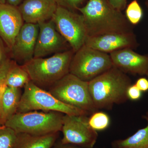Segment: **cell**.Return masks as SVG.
Wrapping results in <instances>:
<instances>
[{
  "label": "cell",
  "instance_id": "1",
  "mask_svg": "<svg viewBox=\"0 0 148 148\" xmlns=\"http://www.w3.org/2000/svg\"><path fill=\"white\" fill-rule=\"evenodd\" d=\"M77 10L83 16L87 36L132 32V24L125 15L108 0H88Z\"/></svg>",
  "mask_w": 148,
  "mask_h": 148
},
{
  "label": "cell",
  "instance_id": "2",
  "mask_svg": "<svg viewBox=\"0 0 148 148\" xmlns=\"http://www.w3.org/2000/svg\"><path fill=\"white\" fill-rule=\"evenodd\" d=\"M132 82L127 74L113 66L111 69L88 82L92 102L98 110H110L114 105L128 100L127 90Z\"/></svg>",
  "mask_w": 148,
  "mask_h": 148
},
{
  "label": "cell",
  "instance_id": "3",
  "mask_svg": "<svg viewBox=\"0 0 148 148\" xmlns=\"http://www.w3.org/2000/svg\"><path fill=\"white\" fill-rule=\"evenodd\" d=\"M74 53L70 49L48 58H34L23 66L34 83L41 88H49L69 73Z\"/></svg>",
  "mask_w": 148,
  "mask_h": 148
},
{
  "label": "cell",
  "instance_id": "4",
  "mask_svg": "<svg viewBox=\"0 0 148 148\" xmlns=\"http://www.w3.org/2000/svg\"><path fill=\"white\" fill-rule=\"evenodd\" d=\"M64 115L54 111L16 113L6 121L5 125L16 133L47 135L61 131Z\"/></svg>",
  "mask_w": 148,
  "mask_h": 148
},
{
  "label": "cell",
  "instance_id": "5",
  "mask_svg": "<svg viewBox=\"0 0 148 148\" xmlns=\"http://www.w3.org/2000/svg\"><path fill=\"white\" fill-rule=\"evenodd\" d=\"M24 88L16 113L41 110L60 112L69 115H88L82 110L62 103L32 81L27 83Z\"/></svg>",
  "mask_w": 148,
  "mask_h": 148
},
{
  "label": "cell",
  "instance_id": "6",
  "mask_svg": "<svg viewBox=\"0 0 148 148\" xmlns=\"http://www.w3.org/2000/svg\"><path fill=\"white\" fill-rule=\"evenodd\" d=\"M48 91L62 103L82 110L88 115L98 110L90 96L88 82L69 73L49 88Z\"/></svg>",
  "mask_w": 148,
  "mask_h": 148
},
{
  "label": "cell",
  "instance_id": "7",
  "mask_svg": "<svg viewBox=\"0 0 148 148\" xmlns=\"http://www.w3.org/2000/svg\"><path fill=\"white\" fill-rule=\"evenodd\" d=\"M110 54L84 45L74 53L69 73L89 82L112 66Z\"/></svg>",
  "mask_w": 148,
  "mask_h": 148
},
{
  "label": "cell",
  "instance_id": "8",
  "mask_svg": "<svg viewBox=\"0 0 148 148\" xmlns=\"http://www.w3.org/2000/svg\"><path fill=\"white\" fill-rule=\"evenodd\" d=\"M51 19L74 53L84 45L87 34L82 14L58 6Z\"/></svg>",
  "mask_w": 148,
  "mask_h": 148
},
{
  "label": "cell",
  "instance_id": "9",
  "mask_svg": "<svg viewBox=\"0 0 148 148\" xmlns=\"http://www.w3.org/2000/svg\"><path fill=\"white\" fill-rule=\"evenodd\" d=\"M61 132L62 144H71L84 147L93 148L98 140L97 131L88 123L86 115L64 114Z\"/></svg>",
  "mask_w": 148,
  "mask_h": 148
},
{
  "label": "cell",
  "instance_id": "10",
  "mask_svg": "<svg viewBox=\"0 0 148 148\" xmlns=\"http://www.w3.org/2000/svg\"><path fill=\"white\" fill-rule=\"evenodd\" d=\"M38 24L39 32L34 58H44L72 49L69 43L57 31L52 19Z\"/></svg>",
  "mask_w": 148,
  "mask_h": 148
},
{
  "label": "cell",
  "instance_id": "11",
  "mask_svg": "<svg viewBox=\"0 0 148 148\" xmlns=\"http://www.w3.org/2000/svg\"><path fill=\"white\" fill-rule=\"evenodd\" d=\"M38 32V24H23L10 51L17 64L23 66L34 58Z\"/></svg>",
  "mask_w": 148,
  "mask_h": 148
},
{
  "label": "cell",
  "instance_id": "12",
  "mask_svg": "<svg viewBox=\"0 0 148 148\" xmlns=\"http://www.w3.org/2000/svg\"><path fill=\"white\" fill-rule=\"evenodd\" d=\"M84 45L95 50L110 53L125 48L133 49L137 46V42L132 32L87 36Z\"/></svg>",
  "mask_w": 148,
  "mask_h": 148
},
{
  "label": "cell",
  "instance_id": "13",
  "mask_svg": "<svg viewBox=\"0 0 148 148\" xmlns=\"http://www.w3.org/2000/svg\"><path fill=\"white\" fill-rule=\"evenodd\" d=\"M24 23L18 7L0 3V37L10 51Z\"/></svg>",
  "mask_w": 148,
  "mask_h": 148
},
{
  "label": "cell",
  "instance_id": "14",
  "mask_svg": "<svg viewBox=\"0 0 148 148\" xmlns=\"http://www.w3.org/2000/svg\"><path fill=\"white\" fill-rule=\"evenodd\" d=\"M113 65L125 73L145 75L148 71V55L125 48L110 53Z\"/></svg>",
  "mask_w": 148,
  "mask_h": 148
},
{
  "label": "cell",
  "instance_id": "15",
  "mask_svg": "<svg viewBox=\"0 0 148 148\" xmlns=\"http://www.w3.org/2000/svg\"><path fill=\"white\" fill-rule=\"evenodd\" d=\"M57 7L54 0H24L18 8L24 23L38 24L51 19Z\"/></svg>",
  "mask_w": 148,
  "mask_h": 148
},
{
  "label": "cell",
  "instance_id": "16",
  "mask_svg": "<svg viewBox=\"0 0 148 148\" xmlns=\"http://www.w3.org/2000/svg\"><path fill=\"white\" fill-rule=\"evenodd\" d=\"M58 133L59 132L42 135L16 133L13 148H52L58 139Z\"/></svg>",
  "mask_w": 148,
  "mask_h": 148
},
{
  "label": "cell",
  "instance_id": "17",
  "mask_svg": "<svg viewBox=\"0 0 148 148\" xmlns=\"http://www.w3.org/2000/svg\"><path fill=\"white\" fill-rule=\"evenodd\" d=\"M5 80L7 86L21 88L31 80L24 66L8 58Z\"/></svg>",
  "mask_w": 148,
  "mask_h": 148
},
{
  "label": "cell",
  "instance_id": "18",
  "mask_svg": "<svg viewBox=\"0 0 148 148\" xmlns=\"http://www.w3.org/2000/svg\"><path fill=\"white\" fill-rule=\"evenodd\" d=\"M22 93L21 88L8 86L5 88L2 98V108L5 123L17 112Z\"/></svg>",
  "mask_w": 148,
  "mask_h": 148
},
{
  "label": "cell",
  "instance_id": "19",
  "mask_svg": "<svg viewBox=\"0 0 148 148\" xmlns=\"http://www.w3.org/2000/svg\"><path fill=\"white\" fill-rule=\"evenodd\" d=\"M146 127L139 130L135 134L124 140H116L111 143L112 148H148V118Z\"/></svg>",
  "mask_w": 148,
  "mask_h": 148
},
{
  "label": "cell",
  "instance_id": "20",
  "mask_svg": "<svg viewBox=\"0 0 148 148\" xmlns=\"http://www.w3.org/2000/svg\"><path fill=\"white\" fill-rule=\"evenodd\" d=\"M110 119L108 115L103 112L96 111L88 118V123L90 127L97 131L106 130L109 127Z\"/></svg>",
  "mask_w": 148,
  "mask_h": 148
},
{
  "label": "cell",
  "instance_id": "21",
  "mask_svg": "<svg viewBox=\"0 0 148 148\" xmlns=\"http://www.w3.org/2000/svg\"><path fill=\"white\" fill-rule=\"evenodd\" d=\"M143 9L137 0H133L127 6L125 10V16L132 25L138 24L143 18Z\"/></svg>",
  "mask_w": 148,
  "mask_h": 148
},
{
  "label": "cell",
  "instance_id": "22",
  "mask_svg": "<svg viewBox=\"0 0 148 148\" xmlns=\"http://www.w3.org/2000/svg\"><path fill=\"white\" fill-rule=\"evenodd\" d=\"M16 137V132L11 128L0 126V148H13Z\"/></svg>",
  "mask_w": 148,
  "mask_h": 148
},
{
  "label": "cell",
  "instance_id": "23",
  "mask_svg": "<svg viewBox=\"0 0 148 148\" xmlns=\"http://www.w3.org/2000/svg\"><path fill=\"white\" fill-rule=\"evenodd\" d=\"M58 6L75 12L81 7L86 0H54Z\"/></svg>",
  "mask_w": 148,
  "mask_h": 148
},
{
  "label": "cell",
  "instance_id": "24",
  "mask_svg": "<svg viewBox=\"0 0 148 148\" xmlns=\"http://www.w3.org/2000/svg\"><path fill=\"white\" fill-rule=\"evenodd\" d=\"M6 86L4 77L2 74L0 73V126H4L5 124L2 108V98L3 93Z\"/></svg>",
  "mask_w": 148,
  "mask_h": 148
},
{
  "label": "cell",
  "instance_id": "25",
  "mask_svg": "<svg viewBox=\"0 0 148 148\" xmlns=\"http://www.w3.org/2000/svg\"><path fill=\"white\" fill-rule=\"evenodd\" d=\"M128 99L136 101L140 100L142 96V92L135 84H132L128 88L127 90Z\"/></svg>",
  "mask_w": 148,
  "mask_h": 148
},
{
  "label": "cell",
  "instance_id": "26",
  "mask_svg": "<svg viewBox=\"0 0 148 148\" xmlns=\"http://www.w3.org/2000/svg\"><path fill=\"white\" fill-rule=\"evenodd\" d=\"M109 3L118 10H123L126 8L127 0H108Z\"/></svg>",
  "mask_w": 148,
  "mask_h": 148
},
{
  "label": "cell",
  "instance_id": "27",
  "mask_svg": "<svg viewBox=\"0 0 148 148\" xmlns=\"http://www.w3.org/2000/svg\"><path fill=\"white\" fill-rule=\"evenodd\" d=\"M142 92L148 90V79L145 77L138 79L135 84Z\"/></svg>",
  "mask_w": 148,
  "mask_h": 148
},
{
  "label": "cell",
  "instance_id": "28",
  "mask_svg": "<svg viewBox=\"0 0 148 148\" xmlns=\"http://www.w3.org/2000/svg\"><path fill=\"white\" fill-rule=\"evenodd\" d=\"M4 44L1 38L0 37V64L7 58L6 55V50Z\"/></svg>",
  "mask_w": 148,
  "mask_h": 148
},
{
  "label": "cell",
  "instance_id": "29",
  "mask_svg": "<svg viewBox=\"0 0 148 148\" xmlns=\"http://www.w3.org/2000/svg\"><path fill=\"white\" fill-rule=\"evenodd\" d=\"M52 148H88L80 147V146L71 145V144H62L60 141L56 143Z\"/></svg>",
  "mask_w": 148,
  "mask_h": 148
},
{
  "label": "cell",
  "instance_id": "30",
  "mask_svg": "<svg viewBox=\"0 0 148 148\" xmlns=\"http://www.w3.org/2000/svg\"><path fill=\"white\" fill-rule=\"evenodd\" d=\"M24 0H6V3L10 5L18 7Z\"/></svg>",
  "mask_w": 148,
  "mask_h": 148
},
{
  "label": "cell",
  "instance_id": "31",
  "mask_svg": "<svg viewBox=\"0 0 148 148\" xmlns=\"http://www.w3.org/2000/svg\"><path fill=\"white\" fill-rule=\"evenodd\" d=\"M0 3H6V0H0Z\"/></svg>",
  "mask_w": 148,
  "mask_h": 148
},
{
  "label": "cell",
  "instance_id": "32",
  "mask_svg": "<svg viewBox=\"0 0 148 148\" xmlns=\"http://www.w3.org/2000/svg\"><path fill=\"white\" fill-rule=\"evenodd\" d=\"M145 116L146 117H147L148 118V112H147V114H146V115H145Z\"/></svg>",
  "mask_w": 148,
  "mask_h": 148
},
{
  "label": "cell",
  "instance_id": "33",
  "mask_svg": "<svg viewBox=\"0 0 148 148\" xmlns=\"http://www.w3.org/2000/svg\"><path fill=\"white\" fill-rule=\"evenodd\" d=\"M146 75L147 76V79H148V72H147V74H146Z\"/></svg>",
  "mask_w": 148,
  "mask_h": 148
}]
</instances>
